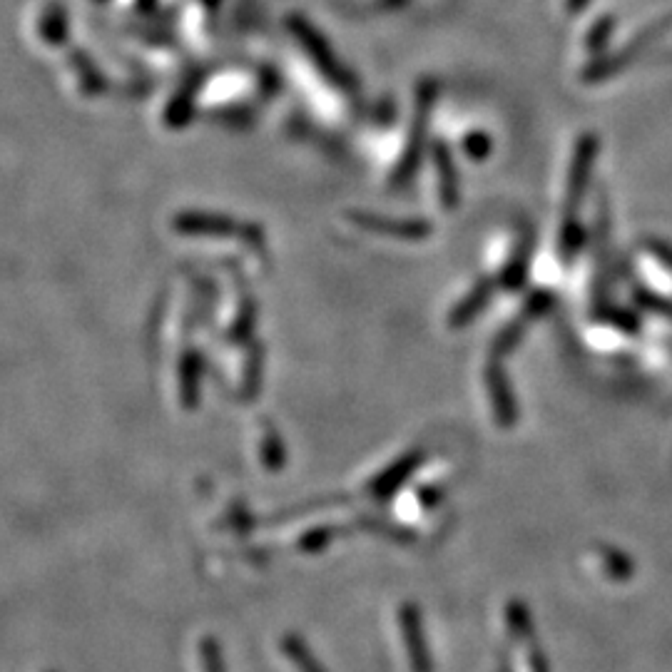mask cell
Wrapping results in <instances>:
<instances>
[{
	"instance_id": "cell-1",
	"label": "cell",
	"mask_w": 672,
	"mask_h": 672,
	"mask_svg": "<svg viewBox=\"0 0 672 672\" xmlns=\"http://www.w3.org/2000/svg\"><path fill=\"white\" fill-rule=\"evenodd\" d=\"M668 35H672V15L670 18H663L660 23L650 25V28H645L633 43L620 48L618 53L608 55V58L600 60V63H595L590 70H585V78H590L595 83V80H603L608 78V75L620 73V70H625L628 65H633L638 55L650 53V50L658 48L663 40H668Z\"/></svg>"
},
{
	"instance_id": "cell-2",
	"label": "cell",
	"mask_w": 672,
	"mask_h": 672,
	"mask_svg": "<svg viewBox=\"0 0 672 672\" xmlns=\"http://www.w3.org/2000/svg\"><path fill=\"white\" fill-rule=\"evenodd\" d=\"M294 30H297V35L302 38L304 48H307L309 53L314 55V60L319 63V68H322L324 73L332 75V78H341V70H339V65H336L332 48H327L324 38H319V35H317V30H314L312 25H307V23H294Z\"/></svg>"
},
{
	"instance_id": "cell-3",
	"label": "cell",
	"mask_w": 672,
	"mask_h": 672,
	"mask_svg": "<svg viewBox=\"0 0 672 672\" xmlns=\"http://www.w3.org/2000/svg\"><path fill=\"white\" fill-rule=\"evenodd\" d=\"M613 18H600V23H598V28L593 30V33H590V40H593V45L595 48H598V45H603L605 40H608V35H610V30H613Z\"/></svg>"
},
{
	"instance_id": "cell-4",
	"label": "cell",
	"mask_w": 672,
	"mask_h": 672,
	"mask_svg": "<svg viewBox=\"0 0 672 672\" xmlns=\"http://www.w3.org/2000/svg\"><path fill=\"white\" fill-rule=\"evenodd\" d=\"M590 0H565V10H570V13H580V10L588 5Z\"/></svg>"
}]
</instances>
